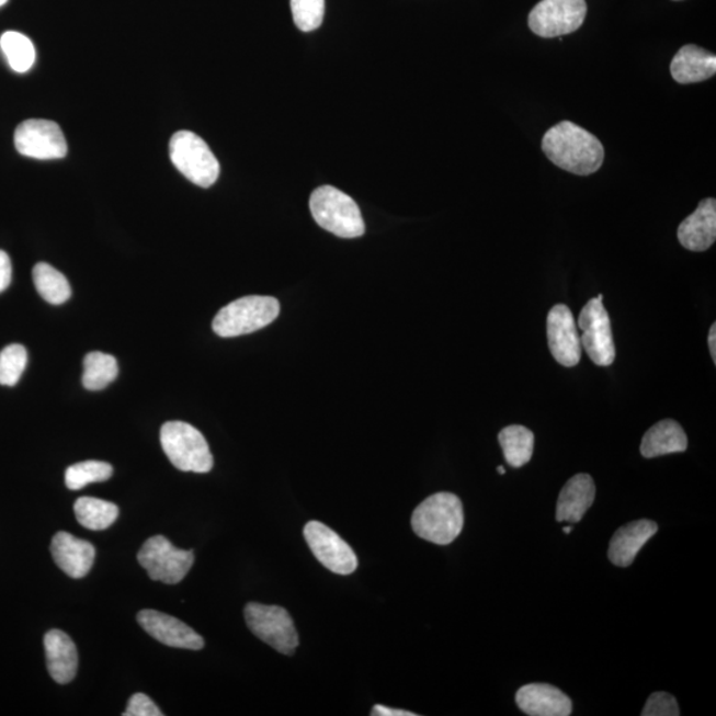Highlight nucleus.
Masks as SVG:
<instances>
[{"instance_id": "32", "label": "nucleus", "mask_w": 716, "mask_h": 716, "mask_svg": "<svg viewBox=\"0 0 716 716\" xmlns=\"http://www.w3.org/2000/svg\"><path fill=\"white\" fill-rule=\"evenodd\" d=\"M124 716H162L163 713L148 695L137 693L132 696Z\"/></svg>"}, {"instance_id": "15", "label": "nucleus", "mask_w": 716, "mask_h": 716, "mask_svg": "<svg viewBox=\"0 0 716 716\" xmlns=\"http://www.w3.org/2000/svg\"><path fill=\"white\" fill-rule=\"evenodd\" d=\"M56 566L59 567L69 578H86L93 567L96 550L90 542L81 541L68 532H57L50 543Z\"/></svg>"}, {"instance_id": "30", "label": "nucleus", "mask_w": 716, "mask_h": 716, "mask_svg": "<svg viewBox=\"0 0 716 716\" xmlns=\"http://www.w3.org/2000/svg\"><path fill=\"white\" fill-rule=\"evenodd\" d=\"M294 22L304 33L318 30L325 19L326 0H291Z\"/></svg>"}, {"instance_id": "13", "label": "nucleus", "mask_w": 716, "mask_h": 716, "mask_svg": "<svg viewBox=\"0 0 716 716\" xmlns=\"http://www.w3.org/2000/svg\"><path fill=\"white\" fill-rule=\"evenodd\" d=\"M549 351L562 366L573 367L581 360V339L572 310L566 304H557L549 310L547 319Z\"/></svg>"}, {"instance_id": "34", "label": "nucleus", "mask_w": 716, "mask_h": 716, "mask_svg": "<svg viewBox=\"0 0 716 716\" xmlns=\"http://www.w3.org/2000/svg\"><path fill=\"white\" fill-rule=\"evenodd\" d=\"M373 716H416V714L410 712H404V709H395L385 707L382 705H376L372 709Z\"/></svg>"}, {"instance_id": "24", "label": "nucleus", "mask_w": 716, "mask_h": 716, "mask_svg": "<svg viewBox=\"0 0 716 716\" xmlns=\"http://www.w3.org/2000/svg\"><path fill=\"white\" fill-rule=\"evenodd\" d=\"M75 515L82 527L91 531L110 529L117 521L118 507L98 498H80L75 503Z\"/></svg>"}, {"instance_id": "31", "label": "nucleus", "mask_w": 716, "mask_h": 716, "mask_svg": "<svg viewBox=\"0 0 716 716\" xmlns=\"http://www.w3.org/2000/svg\"><path fill=\"white\" fill-rule=\"evenodd\" d=\"M677 700L668 693H655L649 696L643 709V716H678L680 715Z\"/></svg>"}, {"instance_id": "27", "label": "nucleus", "mask_w": 716, "mask_h": 716, "mask_svg": "<svg viewBox=\"0 0 716 716\" xmlns=\"http://www.w3.org/2000/svg\"><path fill=\"white\" fill-rule=\"evenodd\" d=\"M0 48L8 57L9 65L15 72L24 73L30 71L36 59V50L33 42L27 36L9 31L0 37Z\"/></svg>"}, {"instance_id": "21", "label": "nucleus", "mask_w": 716, "mask_h": 716, "mask_svg": "<svg viewBox=\"0 0 716 716\" xmlns=\"http://www.w3.org/2000/svg\"><path fill=\"white\" fill-rule=\"evenodd\" d=\"M671 76L680 84L712 79L716 73V56L694 44L678 50L670 66Z\"/></svg>"}, {"instance_id": "9", "label": "nucleus", "mask_w": 716, "mask_h": 716, "mask_svg": "<svg viewBox=\"0 0 716 716\" xmlns=\"http://www.w3.org/2000/svg\"><path fill=\"white\" fill-rule=\"evenodd\" d=\"M586 16V0H542L530 12L529 25L532 33L549 39L575 33Z\"/></svg>"}, {"instance_id": "19", "label": "nucleus", "mask_w": 716, "mask_h": 716, "mask_svg": "<svg viewBox=\"0 0 716 716\" xmlns=\"http://www.w3.org/2000/svg\"><path fill=\"white\" fill-rule=\"evenodd\" d=\"M595 498V486L591 475L578 474L570 478L557 500L556 521L579 523L591 509Z\"/></svg>"}, {"instance_id": "38", "label": "nucleus", "mask_w": 716, "mask_h": 716, "mask_svg": "<svg viewBox=\"0 0 716 716\" xmlns=\"http://www.w3.org/2000/svg\"><path fill=\"white\" fill-rule=\"evenodd\" d=\"M8 2H9V0H0V8H2V5H4Z\"/></svg>"}, {"instance_id": "4", "label": "nucleus", "mask_w": 716, "mask_h": 716, "mask_svg": "<svg viewBox=\"0 0 716 716\" xmlns=\"http://www.w3.org/2000/svg\"><path fill=\"white\" fill-rule=\"evenodd\" d=\"M161 445L171 465L181 471L211 473L214 459L205 436L192 424L171 421L161 429Z\"/></svg>"}, {"instance_id": "29", "label": "nucleus", "mask_w": 716, "mask_h": 716, "mask_svg": "<svg viewBox=\"0 0 716 716\" xmlns=\"http://www.w3.org/2000/svg\"><path fill=\"white\" fill-rule=\"evenodd\" d=\"M29 363V354L21 344L5 346L0 352V385L15 386L21 379L25 366Z\"/></svg>"}, {"instance_id": "37", "label": "nucleus", "mask_w": 716, "mask_h": 716, "mask_svg": "<svg viewBox=\"0 0 716 716\" xmlns=\"http://www.w3.org/2000/svg\"><path fill=\"white\" fill-rule=\"evenodd\" d=\"M498 473L504 475L505 474L504 467L499 466L498 467Z\"/></svg>"}, {"instance_id": "35", "label": "nucleus", "mask_w": 716, "mask_h": 716, "mask_svg": "<svg viewBox=\"0 0 716 716\" xmlns=\"http://www.w3.org/2000/svg\"><path fill=\"white\" fill-rule=\"evenodd\" d=\"M708 348H709V353H712V357L714 361V364L716 363V325L712 326L709 328L708 332Z\"/></svg>"}, {"instance_id": "16", "label": "nucleus", "mask_w": 716, "mask_h": 716, "mask_svg": "<svg viewBox=\"0 0 716 716\" xmlns=\"http://www.w3.org/2000/svg\"><path fill=\"white\" fill-rule=\"evenodd\" d=\"M518 707L531 716H568L572 701L561 690L547 683H531L519 689Z\"/></svg>"}, {"instance_id": "8", "label": "nucleus", "mask_w": 716, "mask_h": 716, "mask_svg": "<svg viewBox=\"0 0 716 716\" xmlns=\"http://www.w3.org/2000/svg\"><path fill=\"white\" fill-rule=\"evenodd\" d=\"M246 623L259 639L282 655H294L299 646L293 617L284 607L251 603L245 610Z\"/></svg>"}, {"instance_id": "6", "label": "nucleus", "mask_w": 716, "mask_h": 716, "mask_svg": "<svg viewBox=\"0 0 716 716\" xmlns=\"http://www.w3.org/2000/svg\"><path fill=\"white\" fill-rule=\"evenodd\" d=\"M170 160L194 185L211 187L217 182L220 167L208 145L195 133L177 132L169 144Z\"/></svg>"}, {"instance_id": "5", "label": "nucleus", "mask_w": 716, "mask_h": 716, "mask_svg": "<svg viewBox=\"0 0 716 716\" xmlns=\"http://www.w3.org/2000/svg\"><path fill=\"white\" fill-rule=\"evenodd\" d=\"M281 304L271 296H246L221 308L213 321L220 338H237L259 331L276 320Z\"/></svg>"}, {"instance_id": "36", "label": "nucleus", "mask_w": 716, "mask_h": 716, "mask_svg": "<svg viewBox=\"0 0 716 716\" xmlns=\"http://www.w3.org/2000/svg\"><path fill=\"white\" fill-rule=\"evenodd\" d=\"M562 531H564V534L569 535V534H570V531H572V527H570V525H568V527H564Z\"/></svg>"}, {"instance_id": "11", "label": "nucleus", "mask_w": 716, "mask_h": 716, "mask_svg": "<svg viewBox=\"0 0 716 716\" xmlns=\"http://www.w3.org/2000/svg\"><path fill=\"white\" fill-rule=\"evenodd\" d=\"M15 148L35 160H59L67 156V139L59 125L49 120H27L18 126Z\"/></svg>"}, {"instance_id": "18", "label": "nucleus", "mask_w": 716, "mask_h": 716, "mask_svg": "<svg viewBox=\"0 0 716 716\" xmlns=\"http://www.w3.org/2000/svg\"><path fill=\"white\" fill-rule=\"evenodd\" d=\"M658 532V524L648 519L624 525L613 535L607 557L616 567H629L639 550Z\"/></svg>"}, {"instance_id": "7", "label": "nucleus", "mask_w": 716, "mask_h": 716, "mask_svg": "<svg viewBox=\"0 0 716 716\" xmlns=\"http://www.w3.org/2000/svg\"><path fill=\"white\" fill-rule=\"evenodd\" d=\"M137 560L151 580L173 586L186 578L194 564V553L175 548L167 537L158 535L144 543Z\"/></svg>"}, {"instance_id": "25", "label": "nucleus", "mask_w": 716, "mask_h": 716, "mask_svg": "<svg viewBox=\"0 0 716 716\" xmlns=\"http://www.w3.org/2000/svg\"><path fill=\"white\" fill-rule=\"evenodd\" d=\"M35 288L44 300L60 306L72 295L67 277L47 263H37L33 271Z\"/></svg>"}, {"instance_id": "22", "label": "nucleus", "mask_w": 716, "mask_h": 716, "mask_svg": "<svg viewBox=\"0 0 716 716\" xmlns=\"http://www.w3.org/2000/svg\"><path fill=\"white\" fill-rule=\"evenodd\" d=\"M687 448V436L681 424L674 420H663L645 433L641 454L645 458L683 453Z\"/></svg>"}, {"instance_id": "26", "label": "nucleus", "mask_w": 716, "mask_h": 716, "mask_svg": "<svg viewBox=\"0 0 716 716\" xmlns=\"http://www.w3.org/2000/svg\"><path fill=\"white\" fill-rule=\"evenodd\" d=\"M118 376L116 359L103 352H92L84 359L82 385L88 390H103Z\"/></svg>"}, {"instance_id": "14", "label": "nucleus", "mask_w": 716, "mask_h": 716, "mask_svg": "<svg viewBox=\"0 0 716 716\" xmlns=\"http://www.w3.org/2000/svg\"><path fill=\"white\" fill-rule=\"evenodd\" d=\"M137 621L148 635L170 648L201 650L205 646L198 633L167 613L141 611L137 614Z\"/></svg>"}, {"instance_id": "17", "label": "nucleus", "mask_w": 716, "mask_h": 716, "mask_svg": "<svg viewBox=\"0 0 716 716\" xmlns=\"http://www.w3.org/2000/svg\"><path fill=\"white\" fill-rule=\"evenodd\" d=\"M678 239L684 249L702 252L716 239V201L703 200L696 211L678 227Z\"/></svg>"}, {"instance_id": "10", "label": "nucleus", "mask_w": 716, "mask_h": 716, "mask_svg": "<svg viewBox=\"0 0 716 716\" xmlns=\"http://www.w3.org/2000/svg\"><path fill=\"white\" fill-rule=\"evenodd\" d=\"M578 327L582 331L581 345L589 359L599 366H611L616 359L612 322L603 300L591 299L582 308Z\"/></svg>"}, {"instance_id": "12", "label": "nucleus", "mask_w": 716, "mask_h": 716, "mask_svg": "<svg viewBox=\"0 0 716 716\" xmlns=\"http://www.w3.org/2000/svg\"><path fill=\"white\" fill-rule=\"evenodd\" d=\"M304 537L314 556L322 566L338 575H351L359 567L354 550L336 532L320 522H309Z\"/></svg>"}, {"instance_id": "3", "label": "nucleus", "mask_w": 716, "mask_h": 716, "mask_svg": "<svg viewBox=\"0 0 716 716\" xmlns=\"http://www.w3.org/2000/svg\"><path fill=\"white\" fill-rule=\"evenodd\" d=\"M316 224L340 238L364 236L365 224L360 208L350 195L333 186L316 189L309 200Z\"/></svg>"}, {"instance_id": "28", "label": "nucleus", "mask_w": 716, "mask_h": 716, "mask_svg": "<svg viewBox=\"0 0 716 716\" xmlns=\"http://www.w3.org/2000/svg\"><path fill=\"white\" fill-rule=\"evenodd\" d=\"M112 475L113 467L106 462H80V464L67 468L66 485L69 490L78 491L88 485L111 479Z\"/></svg>"}, {"instance_id": "2", "label": "nucleus", "mask_w": 716, "mask_h": 716, "mask_svg": "<svg viewBox=\"0 0 716 716\" xmlns=\"http://www.w3.org/2000/svg\"><path fill=\"white\" fill-rule=\"evenodd\" d=\"M465 515L461 499L454 493L439 492L424 499L411 516V527L423 541L447 546L464 530Z\"/></svg>"}, {"instance_id": "23", "label": "nucleus", "mask_w": 716, "mask_h": 716, "mask_svg": "<svg viewBox=\"0 0 716 716\" xmlns=\"http://www.w3.org/2000/svg\"><path fill=\"white\" fill-rule=\"evenodd\" d=\"M498 440L503 448L507 464L511 467L527 465L534 454V433L521 424H511L499 433Z\"/></svg>"}, {"instance_id": "33", "label": "nucleus", "mask_w": 716, "mask_h": 716, "mask_svg": "<svg viewBox=\"0 0 716 716\" xmlns=\"http://www.w3.org/2000/svg\"><path fill=\"white\" fill-rule=\"evenodd\" d=\"M12 279V265L10 257L0 250V294L8 289Z\"/></svg>"}, {"instance_id": "1", "label": "nucleus", "mask_w": 716, "mask_h": 716, "mask_svg": "<svg viewBox=\"0 0 716 716\" xmlns=\"http://www.w3.org/2000/svg\"><path fill=\"white\" fill-rule=\"evenodd\" d=\"M542 148L557 168L576 175H591L603 167L605 150L600 139L581 126L561 122L544 135Z\"/></svg>"}, {"instance_id": "20", "label": "nucleus", "mask_w": 716, "mask_h": 716, "mask_svg": "<svg viewBox=\"0 0 716 716\" xmlns=\"http://www.w3.org/2000/svg\"><path fill=\"white\" fill-rule=\"evenodd\" d=\"M44 648L53 680L60 684L72 682L78 673L79 656L71 637L61 630H49L44 637Z\"/></svg>"}]
</instances>
